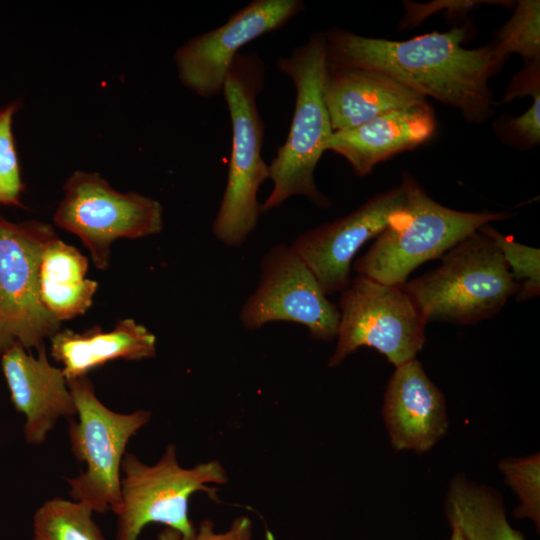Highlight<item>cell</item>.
<instances>
[{
  "instance_id": "6da1fadb",
  "label": "cell",
  "mask_w": 540,
  "mask_h": 540,
  "mask_svg": "<svg viewBox=\"0 0 540 540\" xmlns=\"http://www.w3.org/2000/svg\"><path fill=\"white\" fill-rule=\"evenodd\" d=\"M329 62L369 68L398 80L423 97L459 110L471 124L495 114L490 79L508 56L493 43L467 49L466 27L395 41L365 37L342 28L324 33Z\"/></svg>"
},
{
  "instance_id": "7a4b0ae2",
  "label": "cell",
  "mask_w": 540,
  "mask_h": 540,
  "mask_svg": "<svg viewBox=\"0 0 540 540\" xmlns=\"http://www.w3.org/2000/svg\"><path fill=\"white\" fill-rule=\"evenodd\" d=\"M295 88L293 117L284 143L269 164L273 189L261 213L281 206L292 196L301 195L317 207L331 206L330 199L315 184V168L333 134L324 98L327 44L324 33L315 32L290 55L277 61Z\"/></svg>"
},
{
  "instance_id": "3957f363",
  "label": "cell",
  "mask_w": 540,
  "mask_h": 540,
  "mask_svg": "<svg viewBox=\"0 0 540 540\" xmlns=\"http://www.w3.org/2000/svg\"><path fill=\"white\" fill-rule=\"evenodd\" d=\"M265 82V66L257 53L240 52L223 87L232 126L227 183L212 223L214 237L228 247H240L256 228L261 204L257 194L270 179L262 158L264 123L257 98Z\"/></svg>"
},
{
  "instance_id": "277c9868",
  "label": "cell",
  "mask_w": 540,
  "mask_h": 540,
  "mask_svg": "<svg viewBox=\"0 0 540 540\" xmlns=\"http://www.w3.org/2000/svg\"><path fill=\"white\" fill-rule=\"evenodd\" d=\"M440 258L435 270L402 285L426 324L478 323L498 314L518 292L500 250L478 230Z\"/></svg>"
},
{
  "instance_id": "5b68a950",
  "label": "cell",
  "mask_w": 540,
  "mask_h": 540,
  "mask_svg": "<svg viewBox=\"0 0 540 540\" xmlns=\"http://www.w3.org/2000/svg\"><path fill=\"white\" fill-rule=\"evenodd\" d=\"M406 202L402 215L388 225L354 263L362 276L402 286L421 264L440 258L480 227L514 217L506 211L467 212L433 200L409 173L402 174Z\"/></svg>"
},
{
  "instance_id": "8992f818",
  "label": "cell",
  "mask_w": 540,
  "mask_h": 540,
  "mask_svg": "<svg viewBox=\"0 0 540 540\" xmlns=\"http://www.w3.org/2000/svg\"><path fill=\"white\" fill-rule=\"evenodd\" d=\"M121 474V506L116 513L115 540H138L145 526L151 523L177 530L183 540H193L196 527L189 517L190 497L204 491L217 500V489L208 484L228 482L225 468L216 460L192 468L182 467L174 444H169L153 465L126 452Z\"/></svg>"
},
{
  "instance_id": "52a82bcc",
  "label": "cell",
  "mask_w": 540,
  "mask_h": 540,
  "mask_svg": "<svg viewBox=\"0 0 540 540\" xmlns=\"http://www.w3.org/2000/svg\"><path fill=\"white\" fill-rule=\"evenodd\" d=\"M78 421H71L68 435L71 450L85 472L66 479L73 501L93 512L115 514L121 506V465L130 438L151 419V413L138 409L118 413L96 396L87 376L67 381Z\"/></svg>"
},
{
  "instance_id": "ba28073f",
  "label": "cell",
  "mask_w": 540,
  "mask_h": 540,
  "mask_svg": "<svg viewBox=\"0 0 540 540\" xmlns=\"http://www.w3.org/2000/svg\"><path fill=\"white\" fill-rule=\"evenodd\" d=\"M339 312L329 367L362 346L376 349L398 367L415 359L425 344L427 324L402 286L358 275L341 292Z\"/></svg>"
},
{
  "instance_id": "9c48e42d",
  "label": "cell",
  "mask_w": 540,
  "mask_h": 540,
  "mask_svg": "<svg viewBox=\"0 0 540 540\" xmlns=\"http://www.w3.org/2000/svg\"><path fill=\"white\" fill-rule=\"evenodd\" d=\"M63 191L54 222L80 238L98 269L109 266L115 240L142 238L163 228L160 202L136 192L121 193L98 173L75 171Z\"/></svg>"
},
{
  "instance_id": "30bf717a",
  "label": "cell",
  "mask_w": 540,
  "mask_h": 540,
  "mask_svg": "<svg viewBox=\"0 0 540 540\" xmlns=\"http://www.w3.org/2000/svg\"><path fill=\"white\" fill-rule=\"evenodd\" d=\"M55 236L48 224L0 215V353L14 343L39 350L59 331L40 293L42 253Z\"/></svg>"
},
{
  "instance_id": "8fae6325",
  "label": "cell",
  "mask_w": 540,
  "mask_h": 540,
  "mask_svg": "<svg viewBox=\"0 0 540 540\" xmlns=\"http://www.w3.org/2000/svg\"><path fill=\"white\" fill-rule=\"evenodd\" d=\"M260 271L258 286L239 312V320L246 329L289 321L305 326L315 340L336 338L339 308L328 300L290 244L273 245L261 258Z\"/></svg>"
},
{
  "instance_id": "7c38bea8",
  "label": "cell",
  "mask_w": 540,
  "mask_h": 540,
  "mask_svg": "<svg viewBox=\"0 0 540 540\" xmlns=\"http://www.w3.org/2000/svg\"><path fill=\"white\" fill-rule=\"evenodd\" d=\"M305 9L302 0H253L224 24L197 35L174 55L183 86L203 98L223 92L234 58L249 42L286 25Z\"/></svg>"
},
{
  "instance_id": "4fadbf2b",
  "label": "cell",
  "mask_w": 540,
  "mask_h": 540,
  "mask_svg": "<svg viewBox=\"0 0 540 540\" xmlns=\"http://www.w3.org/2000/svg\"><path fill=\"white\" fill-rule=\"evenodd\" d=\"M405 202V189L400 183L374 195L349 214L305 231L290 246L326 296L342 292L351 282L355 254L402 215Z\"/></svg>"
},
{
  "instance_id": "5bb4252c",
  "label": "cell",
  "mask_w": 540,
  "mask_h": 540,
  "mask_svg": "<svg viewBox=\"0 0 540 540\" xmlns=\"http://www.w3.org/2000/svg\"><path fill=\"white\" fill-rule=\"evenodd\" d=\"M1 354L11 401L25 417V439L40 445L61 417L72 419L76 415L67 379L62 368L50 364L45 347L37 350L36 357L14 343Z\"/></svg>"
},
{
  "instance_id": "9a60e30c",
  "label": "cell",
  "mask_w": 540,
  "mask_h": 540,
  "mask_svg": "<svg viewBox=\"0 0 540 540\" xmlns=\"http://www.w3.org/2000/svg\"><path fill=\"white\" fill-rule=\"evenodd\" d=\"M382 413L396 450L425 452L448 429L444 395L416 358L396 367L386 387Z\"/></svg>"
},
{
  "instance_id": "2e32d148",
  "label": "cell",
  "mask_w": 540,
  "mask_h": 540,
  "mask_svg": "<svg viewBox=\"0 0 540 540\" xmlns=\"http://www.w3.org/2000/svg\"><path fill=\"white\" fill-rule=\"evenodd\" d=\"M436 124L434 110L425 101L333 132L326 151L345 158L354 173L364 177L379 163L430 140L435 134Z\"/></svg>"
},
{
  "instance_id": "e0dca14e",
  "label": "cell",
  "mask_w": 540,
  "mask_h": 540,
  "mask_svg": "<svg viewBox=\"0 0 540 540\" xmlns=\"http://www.w3.org/2000/svg\"><path fill=\"white\" fill-rule=\"evenodd\" d=\"M324 98L333 132L426 101L425 97L383 72L332 63L328 59Z\"/></svg>"
},
{
  "instance_id": "ac0fdd59",
  "label": "cell",
  "mask_w": 540,
  "mask_h": 540,
  "mask_svg": "<svg viewBox=\"0 0 540 540\" xmlns=\"http://www.w3.org/2000/svg\"><path fill=\"white\" fill-rule=\"evenodd\" d=\"M50 340L51 355L62 364L67 381L86 376L112 360H142L156 355V337L132 318L120 320L107 332L98 326L81 333L59 330Z\"/></svg>"
},
{
  "instance_id": "d6986e66",
  "label": "cell",
  "mask_w": 540,
  "mask_h": 540,
  "mask_svg": "<svg viewBox=\"0 0 540 540\" xmlns=\"http://www.w3.org/2000/svg\"><path fill=\"white\" fill-rule=\"evenodd\" d=\"M88 260L55 236L45 246L40 264L43 304L59 322L83 314L92 304L98 283L85 278Z\"/></svg>"
},
{
  "instance_id": "ffe728a7",
  "label": "cell",
  "mask_w": 540,
  "mask_h": 540,
  "mask_svg": "<svg viewBox=\"0 0 540 540\" xmlns=\"http://www.w3.org/2000/svg\"><path fill=\"white\" fill-rule=\"evenodd\" d=\"M445 513L451 528L466 540H524L508 522L501 496L464 476L451 481Z\"/></svg>"
},
{
  "instance_id": "44dd1931",
  "label": "cell",
  "mask_w": 540,
  "mask_h": 540,
  "mask_svg": "<svg viewBox=\"0 0 540 540\" xmlns=\"http://www.w3.org/2000/svg\"><path fill=\"white\" fill-rule=\"evenodd\" d=\"M87 505L55 497L33 516V540H106Z\"/></svg>"
},
{
  "instance_id": "7402d4cb",
  "label": "cell",
  "mask_w": 540,
  "mask_h": 540,
  "mask_svg": "<svg viewBox=\"0 0 540 540\" xmlns=\"http://www.w3.org/2000/svg\"><path fill=\"white\" fill-rule=\"evenodd\" d=\"M494 37L503 54H518L525 63L540 60V1H518L512 16Z\"/></svg>"
},
{
  "instance_id": "603a6c76",
  "label": "cell",
  "mask_w": 540,
  "mask_h": 540,
  "mask_svg": "<svg viewBox=\"0 0 540 540\" xmlns=\"http://www.w3.org/2000/svg\"><path fill=\"white\" fill-rule=\"evenodd\" d=\"M492 239L503 255L513 280L518 284L516 299L525 301L540 293V250L516 242L512 236L502 234L491 225L478 229Z\"/></svg>"
},
{
  "instance_id": "cb8c5ba5",
  "label": "cell",
  "mask_w": 540,
  "mask_h": 540,
  "mask_svg": "<svg viewBox=\"0 0 540 540\" xmlns=\"http://www.w3.org/2000/svg\"><path fill=\"white\" fill-rule=\"evenodd\" d=\"M507 483L516 492L520 505L517 518L531 519L540 528V456L538 453L521 458H506L499 464Z\"/></svg>"
},
{
  "instance_id": "d4e9b609",
  "label": "cell",
  "mask_w": 540,
  "mask_h": 540,
  "mask_svg": "<svg viewBox=\"0 0 540 540\" xmlns=\"http://www.w3.org/2000/svg\"><path fill=\"white\" fill-rule=\"evenodd\" d=\"M19 101L0 108V205L21 207L24 184L13 134L14 115Z\"/></svg>"
},
{
  "instance_id": "484cf974",
  "label": "cell",
  "mask_w": 540,
  "mask_h": 540,
  "mask_svg": "<svg viewBox=\"0 0 540 540\" xmlns=\"http://www.w3.org/2000/svg\"><path fill=\"white\" fill-rule=\"evenodd\" d=\"M530 107L517 117H502L495 132L503 142L517 149H530L540 143V93L532 96Z\"/></svg>"
},
{
  "instance_id": "4316f807",
  "label": "cell",
  "mask_w": 540,
  "mask_h": 540,
  "mask_svg": "<svg viewBox=\"0 0 540 540\" xmlns=\"http://www.w3.org/2000/svg\"><path fill=\"white\" fill-rule=\"evenodd\" d=\"M513 1H490V0H437L429 3L404 1V16L400 21V29H411L439 10L446 9L449 16L466 15L482 4L502 5L512 7Z\"/></svg>"
},
{
  "instance_id": "83f0119b",
  "label": "cell",
  "mask_w": 540,
  "mask_h": 540,
  "mask_svg": "<svg viewBox=\"0 0 540 540\" xmlns=\"http://www.w3.org/2000/svg\"><path fill=\"white\" fill-rule=\"evenodd\" d=\"M253 537L252 520L245 515L236 517L225 531L215 530V524L210 519L202 520L196 528L193 540H251ZM156 540H183L181 534L170 527H165L157 535Z\"/></svg>"
},
{
  "instance_id": "f1b7e54d",
  "label": "cell",
  "mask_w": 540,
  "mask_h": 540,
  "mask_svg": "<svg viewBox=\"0 0 540 540\" xmlns=\"http://www.w3.org/2000/svg\"><path fill=\"white\" fill-rule=\"evenodd\" d=\"M538 93H540V60H533L526 62L525 67L513 77L499 103L527 95L532 97Z\"/></svg>"
},
{
  "instance_id": "f546056e",
  "label": "cell",
  "mask_w": 540,
  "mask_h": 540,
  "mask_svg": "<svg viewBox=\"0 0 540 540\" xmlns=\"http://www.w3.org/2000/svg\"><path fill=\"white\" fill-rule=\"evenodd\" d=\"M451 529H452V534H451L450 540H466L456 528H451Z\"/></svg>"
}]
</instances>
